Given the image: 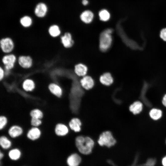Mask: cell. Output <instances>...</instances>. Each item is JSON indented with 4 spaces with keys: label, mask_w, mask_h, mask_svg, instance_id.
<instances>
[{
    "label": "cell",
    "mask_w": 166,
    "mask_h": 166,
    "mask_svg": "<svg viewBox=\"0 0 166 166\" xmlns=\"http://www.w3.org/2000/svg\"><path fill=\"white\" fill-rule=\"evenodd\" d=\"M75 143L79 152L84 155L91 154L95 145V142L92 138L83 135L77 136L75 139Z\"/></svg>",
    "instance_id": "obj_1"
},
{
    "label": "cell",
    "mask_w": 166,
    "mask_h": 166,
    "mask_svg": "<svg viewBox=\"0 0 166 166\" xmlns=\"http://www.w3.org/2000/svg\"><path fill=\"white\" fill-rule=\"evenodd\" d=\"M97 142L101 146L110 148L116 144V140L111 131H105L100 134Z\"/></svg>",
    "instance_id": "obj_2"
},
{
    "label": "cell",
    "mask_w": 166,
    "mask_h": 166,
    "mask_svg": "<svg viewBox=\"0 0 166 166\" xmlns=\"http://www.w3.org/2000/svg\"><path fill=\"white\" fill-rule=\"evenodd\" d=\"M113 31V29H108L101 33L100 37L99 47L102 51H106L110 47L112 41L111 34Z\"/></svg>",
    "instance_id": "obj_3"
},
{
    "label": "cell",
    "mask_w": 166,
    "mask_h": 166,
    "mask_svg": "<svg viewBox=\"0 0 166 166\" xmlns=\"http://www.w3.org/2000/svg\"><path fill=\"white\" fill-rule=\"evenodd\" d=\"M17 57L13 54H6L3 56L2 61L4 65V69L10 70L13 69L17 61Z\"/></svg>",
    "instance_id": "obj_4"
},
{
    "label": "cell",
    "mask_w": 166,
    "mask_h": 166,
    "mask_svg": "<svg viewBox=\"0 0 166 166\" xmlns=\"http://www.w3.org/2000/svg\"><path fill=\"white\" fill-rule=\"evenodd\" d=\"M0 44L1 48L5 53H9L12 52L14 48V41L10 37L2 38L0 40Z\"/></svg>",
    "instance_id": "obj_5"
},
{
    "label": "cell",
    "mask_w": 166,
    "mask_h": 166,
    "mask_svg": "<svg viewBox=\"0 0 166 166\" xmlns=\"http://www.w3.org/2000/svg\"><path fill=\"white\" fill-rule=\"evenodd\" d=\"M81 156L76 153H73L69 155L66 160L68 166H79L81 162Z\"/></svg>",
    "instance_id": "obj_6"
},
{
    "label": "cell",
    "mask_w": 166,
    "mask_h": 166,
    "mask_svg": "<svg viewBox=\"0 0 166 166\" xmlns=\"http://www.w3.org/2000/svg\"><path fill=\"white\" fill-rule=\"evenodd\" d=\"M42 135V132L38 127H33L27 131L26 136L27 138L32 141H35L38 140Z\"/></svg>",
    "instance_id": "obj_7"
},
{
    "label": "cell",
    "mask_w": 166,
    "mask_h": 166,
    "mask_svg": "<svg viewBox=\"0 0 166 166\" xmlns=\"http://www.w3.org/2000/svg\"><path fill=\"white\" fill-rule=\"evenodd\" d=\"M69 131L68 127L64 123H59L55 126L54 132L56 135L63 137L67 135Z\"/></svg>",
    "instance_id": "obj_8"
},
{
    "label": "cell",
    "mask_w": 166,
    "mask_h": 166,
    "mask_svg": "<svg viewBox=\"0 0 166 166\" xmlns=\"http://www.w3.org/2000/svg\"><path fill=\"white\" fill-rule=\"evenodd\" d=\"M17 61L19 65L24 69H29L32 66L33 60L30 56H20Z\"/></svg>",
    "instance_id": "obj_9"
},
{
    "label": "cell",
    "mask_w": 166,
    "mask_h": 166,
    "mask_svg": "<svg viewBox=\"0 0 166 166\" xmlns=\"http://www.w3.org/2000/svg\"><path fill=\"white\" fill-rule=\"evenodd\" d=\"M23 132L22 128L20 125L14 124L11 126L8 131V133L12 138H16L21 136Z\"/></svg>",
    "instance_id": "obj_10"
},
{
    "label": "cell",
    "mask_w": 166,
    "mask_h": 166,
    "mask_svg": "<svg viewBox=\"0 0 166 166\" xmlns=\"http://www.w3.org/2000/svg\"><path fill=\"white\" fill-rule=\"evenodd\" d=\"M7 156L10 160L16 162L19 160L22 156V152L20 148H14L9 150Z\"/></svg>",
    "instance_id": "obj_11"
},
{
    "label": "cell",
    "mask_w": 166,
    "mask_h": 166,
    "mask_svg": "<svg viewBox=\"0 0 166 166\" xmlns=\"http://www.w3.org/2000/svg\"><path fill=\"white\" fill-rule=\"evenodd\" d=\"M69 127L75 132H79L81 130L82 122L81 120L76 117L72 118L69 121Z\"/></svg>",
    "instance_id": "obj_12"
},
{
    "label": "cell",
    "mask_w": 166,
    "mask_h": 166,
    "mask_svg": "<svg viewBox=\"0 0 166 166\" xmlns=\"http://www.w3.org/2000/svg\"><path fill=\"white\" fill-rule=\"evenodd\" d=\"M47 11V7L44 3H38L35 7L34 13L35 15L39 18L44 17L46 14Z\"/></svg>",
    "instance_id": "obj_13"
},
{
    "label": "cell",
    "mask_w": 166,
    "mask_h": 166,
    "mask_svg": "<svg viewBox=\"0 0 166 166\" xmlns=\"http://www.w3.org/2000/svg\"><path fill=\"white\" fill-rule=\"evenodd\" d=\"M80 83L81 86L84 89L88 90L93 88L94 82L93 79L89 76H85L81 79Z\"/></svg>",
    "instance_id": "obj_14"
},
{
    "label": "cell",
    "mask_w": 166,
    "mask_h": 166,
    "mask_svg": "<svg viewBox=\"0 0 166 166\" xmlns=\"http://www.w3.org/2000/svg\"><path fill=\"white\" fill-rule=\"evenodd\" d=\"M50 92L54 96L58 98L61 97L63 94V91L61 86L52 83L49 84L48 86Z\"/></svg>",
    "instance_id": "obj_15"
},
{
    "label": "cell",
    "mask_w": 166,
    "mask_h": 166,
    "mask_svg": "<svg viewBox=\"0 0 166 166\" xmlns=\"http://www.w3.org/2000/svg\"><path fill=\"white\" fill-rule=\"evenodd\" d=\"M61 40L62 44L65 48H70L73 44L74 42L72 40L71 35L69 32L65 33L63 36H61Z\"/></svg>",
    "instance_id": "obj_16"
},
{
    "label": "cell",
    "mask_w": 166,
    "mask_h": 166,
    "mask_svg": "<svg viewBox=\"0 0 166 166\" xmlns=\"http://www.w3.org/2000/svg\"><path fill=\"white\" fill-rule=\"evenodd\" d=\"M143 108V104L139 101L134 102L129 107V111L134 115L140 113L142 110Z\"/></svg>",
    "instance_id": "obj_17"
},
{
    "label": "cell",
    "mask_w": 166,
    "mask_h": 166,
    "mask_svg": "<svg viewBox=\"0 0 166 166\" xmlns=\"http://www.w3.org/2000/svg\"><path fill=\"white\" fill-rule=\"evenodd\" d=\"M12 141L7 136L5 135L1 136L0 145L3 150H9L12 147Z\"/></svg>",
    "instance_id": "obj_18"
},
{
    "label": "cell",
    "mask_w": 166,
    "mask_h": 166,
    "mask_svg": "<svg viewBox=\"0 0 166 166\" xmlns=\"http://www.w3.org/2000/svg\"><path fill=\"white\" fill-rule=\"evenodd\" d=\"M93 17L94 14L93 13L89 10L84 11L80 15V18L81 21L86 23H89L91 22Z\"/></svg>",
    "instance_id": "obj_19"
},
{
    "label": "cell",
    "mask_w": 166,
    "mask_h": 166,
    "mask_svg": "<svg viewBox=\"0 0 166 166\" xmlns=\"http://www.w3.org/2000/svg\"><path fill=\"white\" fill-rule=\"evenodd\" d=\"M35 87L34 81L31 79H25L22 84L23 89L26 92H31L33 91Z\"/></svg>",
    "instance_id": "obj_20"
},
{
    "label": "cell",
    "mask_w": 166,
    "mask_h": 166,
    "mask_svg": "<svg viewBox=\"0 0 166 166\" xmlns=\"http://www.w3.org/2000/svg\"><path fill=\"white\" fill-rule=\"evenodd\" d=\"M100 81L103 85L108 86L113 83V79L110 73H106L100 76Z\"/></svg>",
    "instance_id": "obj_21"
},
{
    "label": "cell",
    "mask_w": 166,
    "mask_h": 166,
    "mask_svg": "<svg viewBox=\"0 0 166 166\" xmlns=\"http://www.w3.org/2000/svg\"><path fill=\"white\" fill-rule=\"evenodd\" d=\"M87 68L82 64H79L75 66L74 71L76 74L79 76H84L87 73Z\"/></svg>",
    "instance_id": "obj_22"
},
{
    "label": "cell",
    "mask_w": 166,
    "mask_h": 166,
    "mask_svg": "<svg viewBox=\"0 0 166 166\" xmlns=\"http://www.w3.org/2000/svg\"><path fill=\"white\" fill-rule=\"evenodd\" d=\"M149 115L150 118L154 120H157L162 117V112L159 109L153 108L149 112Z\"/></svg>",
    "instance_id": "obj_23"
},
{
    "label": "cell",
    "mask_w": 166,
    "mask_h": 166,
    "mask_svg": "<svg viewBox=\"0 0 166 166\" xmlns=\"http://www.w3.org/2000/svg\"><path fill=\"white\" fill-rule=\"evenodd\" d=\"M49 34L53 37H57L61 34L59 27L57 25H53L50 26L48 30Z\"/></svg>",
    "instance_id": "obj_24"
},
{
    "label": "cell",
    "mask_w": 166,
    "mask_h": 166,
    "mask_svg": "<svg viewBox=\"0 0 166 166\" xmlns=\"http://www.w3.org/2000/svg\"><path fill=\"white\" fill-rule=\"evenodd\" d=\"M42 111L39 109H34L30 111V116L31 118H34L42 119L44 117Z\"/></svg>",
    "instance_id": "obj_25"
},
{
    "label": "cell",
    "mask_w": 166,
    "mask_h": 166,
    "mask_svg": "<svg viewBox=\"0 0 166 166\" xmlns=\"http://www.w3.org/2000/svg\"><path fill=\"white\" fill-rule=\"evenodd\" d=\"M20 22L21 25L25 27H30L32 22L31 18L28 16H25L22 17L20 19Z\"/></svg>",
    "instance_id": "obj_26"
},
{
    "label": "cell",
    "mask_w": 166,
    "mask_h": 166,
    "mask_svg": "<svg viewBox=\"0 0 166 166\" xmlns=\"http://www.w3.org/2000/svg\"><path fill=\"white\" fill-rule=\"evenodd\" d=\"M99 16L100 20L104 22L108 21L110 17L109 13L105 9L102 10L99 12Z\"/></svg>",
    "instance_id": "obj_27"
},
{
    "label": "cell",
    "mask_w": 166,
    "mask_h": 166,
    "mask_svg": "<svg viewBox=\"0 0 166 166\" xmlns=\"http://www.w3.org/2000/svg\"><path fill=\"white\" fill-rule=\"evenodd\" d=\"M7 117L5 115H2L0 117V129L3 130L8 124Z\"/></svg>",
    "instance_id": "obj_28"
},
{
    "label": "cell",
    "mask_w": 166,
    "mask_h": 166,
    "mask_svg": "<svg viewBox=\"0 0 166 166\" xmlns=\"http://www.w3.org/2000/svg\"><path fill=\"white\" fill-rule=\"evenodd\" d=\"M30 123L31 125L33 127H38L42 125V121L41 119L31 118Z\"/></svg>",
    "instance_id": "obj_29"
},
{
    "label": "cell",
    "mask_w": 166,
    "mask_h": 166,
    "mask_svg": "<svg viewBox=\"0 0 166 166\" xmlns=\"http://www.w3.org/2000/svg\"><path fill=\"white\" fill-rule=\"evenodd\" d=\"M160 38L164 41H166V28H164L160 31Z\"/></svg>",
    "instance_id": "obj_30"
},
{
    "label": "cell",
    "mask_w": 166,
    "mask_h": 166,
    "mask_svg": "<svg viewBox=\"0 0 166 166\" xmlns=\"http://www.w3.org/2000/svg\"><path fill=\"white\" fill-rule=\"evenodd\" d=\"M5 77V72L3 69L1 67H0V80L2 81Z\"/></svg>",
    "instance_id": "obj_31"
},
{
    "label": "cell",
    "mask_w": 166,
    "mask_h": 166,
    "mask_svg": "<svg viewBox=\"0 0 166 166\" xmlns=\"http://www.w3.org/2000/svg\"><path fill=\"white\" fill-rule=\"evenodd\" d=\"M162 103L163 105L166 107V94L164 96L162 100Z\"/></svg>",
    "instance_id": "obj_32"
},
{
    "label": "cell",
    "mask_w": 166,
    "mask_h": 166,
    "mask_svg": "<svg viewBox=\"0 0 166 166\" xmlns=\"http://www.w3.org/2000/svg\"><path fill=\"white\" fill-rule=\"evenodd\" d=\"M5 155L4 153L2 151H0V160H3L4 157Z\"/></svg>",
    "instance_id": "obj_33"
},
{
    "label": "cell",
    "mask_w": 166,
    "mask_h": 166,
    "mask_svg": "<svg viewBox=\"0 0 166 166\" xmlns=\"http://www.w3.org/2000/svg\"><path fill=\"white\" fill-rule=\"evenodd\" d=\"M162 163L163 166H166V156L163 159Z\"/></svg>",
    "instance_id": "obj_34"
},
{
    "label": "cell",
    "mask_w": 166,
    "mask_h": 166,
    "mask_svg": "<svg viewBox=\"0 0 166 166\" xmlns=\"http://www.w3.org/2000/svg\"><path fill=\"white\" fill-rule=\"evenodd\" d=\"M82 2L84 5H86L88 4L89 2L87 0H83Z\"/></svg>",
    "instance_id": "obj_35"
},
{
    "label": "cell",
    "mask_w": 166,
    "mask_h": 166,
    "mask_svg": "<svg viewBox=\"0 0 166 166\" xmlns=\"http://www.w3.org/2000/svg\"><path fill=\"white\" fill-rule=\"evenodd\" d=\"M26 166V165H24V166Z\"/></svg>",
    "instance_id": "obj_36"
},
{
    "label": "cell",
    "mask_w": 166,
    "mask_h": 166,
    "mask_svg": "<svg viewBox=\"0 0 166 166\" xmlns=\"http://www.w3.org/2000/svg\"></svg>",
    "instance_id": "obj_37"
}]
</instances>
